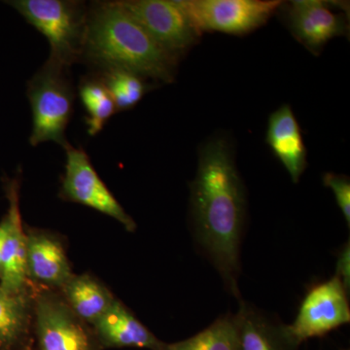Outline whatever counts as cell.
<instances>
[{
  "label": "cell",
  "mask_w": 350,
  "mask_h": 350,
  "mask_svg": "<svg viewBox=\"0 0 350 350\" xmlns=\"http://www.w3.org/2000/svg\"><path fill=\"white\" fill-rule=\"evenodd\" d=\"M191 217L196 241L222 278L228 291L241 299V247L246 199L230 145L222 138L200 149L191 184Z\"/></svg>",
  "instance_id": "1"
},
{
  "label": "cell",
  "mask_w": 350,
  "mask_h": 350,
  "mask_svg": "<svg viewBox=\"0 0 350 350\" xmlns=\"http://www.w3.org/2000/svg\"><path fill=\"white\" fill-rule=\"evenodd\" d=\"M81 61L96 69L123 68L163 83L174 82L177 61L154 40L119 1L88 9Z\"/></svg>",
  "instance_id": "2"
},
{
  "label": "cell",
  "mask_w": 350,
  "mask_h": 350,
  "mask_svg": "<svg viewBox=\"0 0 350 350\" xmlns=\"http://www.w3.org/2000/svg\"><path fill=\"white\" fill-rule=\"evenodd\" d=\"M69 69L48 59L27 82V96L32 114L31 146L53 142L64 148L69 144L66 131L75 100Z\"/></svg>",
  "instance_id": "3"
},
{
  "label": "cell",
  "mask_w": 350,
  "mask_h": 350,
  "mask_svg": "<svg viewBox=\"0 0 350 350\" xmlns=\"http://www.w3.org/2000/svg\"><path fill=\"white\" fill-rule=\"evenodd\" d=\"M6 3L47 38L50 45L48 59L68 68L81 62L89 9L84 2L11 0Z\"/></svg>",
  "instance_id": "4"
},
{
  "label": "cell",
  "mask_w": 350,
  "mask_h": 350,
  "mask_svg": "<svg viewBox=\"0 0 350 350\" xmlns=\"http://www.w3.org/2000/svg\"><path fill=\"white\" fill-rule=\"evenodd\" d=\"M32 290L38 350H103L92 326L70 310L59 291Z\"/></svg>",
  "instance_id": "5"
},
{
  "label": "cell",
  "mask_w": 350,
  "mask_h": 350,
  "mask_svg": "<svg viewBox=\"0 0 350 350\" xmlns=\"http://www.w3.org/2000/svg\"><path fill=\"white\" fill-rule=\"evenodd\" d=\"M349 295L338 276L313 286L301 301L293 323L282 325L290 345L298 347L308 338L326 334L350 322Z\"/></svg>",
  "instance_id": "6"
},
{
  "label": "cell",
  "mask_w": 350,
  "mask_h": 350,
  "mask_svg": "<svg viewBox=\"0 0 350 350\" xmlns=\"http://www.w3.org/2000/svg\"><path fill=\"white\" fill-rule=\"evenodd\" d=\"M198 33L241 36L261 27L282 5L278 0H178Z\"/></svg>",
  "instance_id": "7"
},
{
  "label": "cell",
  "mask_w": 350,
  "mask_h": 350,
  "mask_svg": "<svg viewBox=\"0 0 350 350\" xmlns=\"http://www.w3.org/2000/svg\"><path fill=\"white\" fill-rule=\"evenodd\" d=\"M66 170L59 189V198L75 202L118 221L128 232H135L137 224L119 204L111 191L101 180L83 148L68 144L64 147Z\"/></svg>",
  "instance_id": "8"
},
{
  "label": "cell",
  "mask_w": 350,
  "mask_h": 350,
  "mask_svg": "<svg viewBox=\"0 0 350 350\" xmlns=\"http://www.w3.org/2000/svg\"><path fill=\"white\" fill-rule=\"evenodd\" d=\"M119 3L175 59L197 42L200 34L178 0H124Z\"/></svg>",
  "instance_id": "9"
},
{
  "label": "cell",
  "mask_w": 350,
  "mask_h": 350,
  "mask_svg": "<svg viewBox=\"0 0 350 350\" xmlns=\"http://www.w3.org/2000/svg\"><path fill=\"white\" fill-rule=\"evenodd\" d=\"M19 187L17 179L7 183L9 208L4 216L6 232L2 245L0 288L11 294L24 293L31 288L27 273V232L21 216Z\"/></svg>",
  "instance_id": "10"
},
{
  "label": "cell",
  "mask_w": 350,
  "mask_h": 350,
  "mask_svg": "<svg viewBox=\"0 0 350 350\" xmlns=\"http://www.w3.org/2000/svg\"><path fill=\"white\" fill-rule=\"evenodd\" d=\"M27 273L31 285L57 291L75 275L57 234L44 230L27 231Z\"/></svg>",
  "instance_id": "11"
},
{
  "label": "cell",
  "mask_w": 350,
  "mask_h": 350,
  "mask_svg": "<svg viewBox=\"0 0 350 350\" xmlns=\"http://www.w3.org/2000/svg\"><path fill=\"white\" fill-rule=\"evenodd\" d=\"M288 25L295 38L308 50L317 53L328 41L347 33V18L335 12L330 4L319 0L290 2L286 11Z\"/></svg>",
  "instance_id": "12"
},
{
  "label": "cell",
  "mask_w": 350,
  "mask_h": 350,
  "mask_svg": "<svg viewBox=\"0 0 350 350\" xmlns=\"http://www.w3.org/2000/svg\"><path fill=\"white\" fill-rule=\"evenodd\" d=\"M92 328L105 347H137L163 350L165 344L155 337L121 301L116 299L109 310Z\"/></svg>",
  "instance_id": "13"
},
{
  "label": "cell",
  "mask_w": 350,
  "mask_h": 350,
  "mask_svg": "<svg viewBox=\"0 0 350 350\" xmlns=\"http://www.w3.org/2000/svg\"><path fill=\"white\" fill-rule=\"evenodd\" d=\"M267 142L292 181L298 183L308 165L306 148L300 125L289 105H282L269 116Z\"/></svg>",
  "instance_id": "14"
},
{
  "label": "cell",
  "mask_w": 350,
  "mask_h": 350,
  "mask_svg": "<svg viewBox=\"0 0 350 350\" xmlns=\"http://www.w3.org/2000/svg\"><path fill=\"white\" fill-rule=\"evenodd\" d=\"M59 293L70 310L91 326L116 300L110 290L90 273L73 275Z\"/></svg>",
  "instance_id": "15"
},
{
  "label": "cell",
  "mask_w": 350,
  "mask_h": 350,
  "mask_svg": "<svg viewBox=\"0 0 350 350\" xmlns=\"http://www.w3.org/2000/svg\"><path fill=\"white\" fill-rule=\"evenodd\" d=\"M239 350H292L282 331L261 312L241 301L238 313Z\"/></svg>",
  "instance_id": "16"
},
{
  "label": "cell",
  "mask_w": 350,
  "mask_h": 350,
  "mask_svg": "<svg viewBox=\"0 0 350 350\" xmlns=\"http://www.w3.org/2000/svg\"><path fill=\"white\" fill-rule=\"evenodd\" d=\"M33 323V290L11 294L0 288V349L25 340Z\"/></svg>",
  "instance_id": "17"
},
{
  "label": "cell",
  "mask_w": 350,
  "mask_h": 350,
  "mask_svg": "<svg viewBox=\"0 0 350 350\" xmlns=\"http://www.w3.org/2000/svg\"><path fill=\"white\" fill-rule=\"evenodd\" d=\"M78 94L85 113V124L91 137L98 135L116 112L109 92L96 73L82 77Z\"/></svg>",
  "instance_id": "18"
},
{
  "label": "cell",
  "mask_w": 350,
  "mask_h": 350,
  "mask_svg": "<svg viewBox=\"0 0 350 350\" xmlns=\"http://www.w3.org/2000/svg\"><path fill=\"white\" fill-rule=\"evenodd\" d=\"M94 73L109 92L117 113L137 107L145 94L152 89L146 78L126 69H101Z\"/></svg>",
  "instance_id": "19"
},
{
  "label": "cell",
  "mask_w": 350,
  "mask_h": 350,
  "mask_svg": "<svg viewBox=\"0 0 350 350\" xmlns=\"http://www.w3.org/2000/svg\"><path fill=\"white\" fill-rule=\"evenodd\" d=\"M163 350H239L236 314L219 317L214 323L187 340L165 345Z\"/></svg>",
  "instance_id": "20"
},
{
  "label": "cell",
  "mask_w": 350,
  "mask_h": 350,
  "mask_svg": "<svg viewBox=\"0 0 350 350\" xmlns=\"http://www.w3.org/2000/svg\"><path fill=\"white\" fill-rule=\"evenodd\" d=\"M323 184L326 187L332 189L335 195L336 200L342 214L345 222L350 225V182L345 175H338L328 172L323 175Z\"/></svg>",
  "instance_id": "21"
},
{
  "label": "cell",
  "mask_w": 350,
  "mask_h": 350,
  "mask_svg": "<svg viewBox=\"0 0 350 350\" xmlns=\"http://www.w3.org/2000/svg\"><path fill=\"white\" fill-rule=\"evenodd\" d=\"M336 276L340 278L342 285L349 293L350 288V245L349 241L345 243L342 250H340L337 262V271Z\"/></svg>",
  "instance_id": "22"
},
{
  "label": "cell",
  "mask_w": 350,
  "mask_h": 350,
  "mask_svg": "<svg viewBox=\"0 0 350 350\" xmlns=\"http://www.w3.org/2000/svg\"><path fill=\"white\" fill-rule=\"evenodd\" d=\"M6 232V219L2 218L0 221V269H1L2 245H3L4 236Z\"/></svg>",
  "instance_id": "23"
},
{
  "label": "cell",
  "mask_w": 350,
  "mask_h": 350,
  "mask_svg": "<svg viewBox=\"0 0 350 350\" xmlns=\"http://www.w3.org/2000/svg\"><path fill=\"white\" fill-rule=\"evenodd\" d=\"M24 350H29V349H24Z\"/></svg>",
  "instance_id": "24"
}]
</instances>
